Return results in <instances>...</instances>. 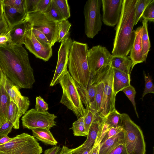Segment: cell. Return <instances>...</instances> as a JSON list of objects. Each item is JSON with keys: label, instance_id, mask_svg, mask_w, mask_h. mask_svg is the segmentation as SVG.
Wrapping results in <instances>:
<instances>
[{"label": "cell", "instance_id": "obj_1", "mask_svg": "<svg viewBox=\"0 0 154 154\" xmlns=\"http://www.w3.org/2000/svg\"><path fill=\"white\" fill-rule=\"evenodd\" d=\"M0 66L2 72L20 89L31 88L35 82L28 53L22 45H0Z\"/></svg>", "mask_w": 154, "mask_h": 154}, {"label": "cell", "instance_id": "obj_2", "mask_svg": "<svg viewBox=\"0 0 154 154\" xmlns=\"http://www.w3.org/2000/svg\"><path fill=\"white\" fill-rule=\"evenodd\" d=\"M137 0H123L121 14L116 27L112 54L113 57L127 56L135 37L134 15Z\"/></svg>", "mask_w": 154, "mask_h": 154}, {"label": "cell", "instance_id": "obj_3", "mask_svg": "<svg viewBox=\"0 0 154 154\" xmlns=\"http://www.w3.org/2000/svg\"><path fill=\"white\" fill-rule=\"evenodd\" d=\"M88 50L87 44L73 41L68 65V71L75 82L85 88H87L91 76L87 58Z\"/></svg>", "mask_w": 154, "mask_h": 154}, {"label": "cell", "instance_id": "obj_4", "mask_svg": "<svg viewBox=\"0 0 154 154\" xmlns=\"http://www.w3.org/2000/svg\"><path fill=\"white\" fill-rule=\"evenodd\" d=\"M58 83L63 91L60 103L71 110L78 119L83 116L85 109L81 100L75 82L67 69L62 74Z\"/></svg>", "mask_w": 154, "mask_h": 154}, {"label": "cell", "instance_id": "obj_5", "mask_svg": "<svg viewBox=\"0 0 154 154\" xmlns=\"http://www.w3.org/2000/svg\"><path fill=\"white\" fill-rule=\"evenodd\" d=\"M124 144L128 154H145L146 144L140 128L125 113H120Z\"/></svg>", "mask_w": 154, "mask_h": 154}, {"label": "cell", "instance_id": "obj_6", "mask_svg": "<svg viewBox=\"0 0 154 154\" xmlns=\"http://www.w3.org/2000/svg\"><path fill=\"white\" fill-rule=\"evenodd\" d=\"M42 149L35 138L23 133L0 145V154H41Z\"/></svg>", "mask_w": 154, "mask_h": 154}, {"label": "cell", "instance_id": "obj_7", "mask_svg": "<svg viewBox=\"0 0 154 154\" xmlns=\"http://www.w3.org/2000/svg\"><path fill=\"white\" fill-rule=\"evenodd\" d=\"M100 0H88L84 5L85 32L87 36L93 38L101 29L102 18L100 13Z\"/></svg>", "mask_w": 154, "mask_h": 154}, {"label": "cell", "instance_id": "obj_8", "mask_svg": "<svg viewBox=\"0 0 154 154\" xmlns=\"http://www.w3.org/2000/svg\"><path fill=\"white\" fill-rule=\"evenodd\" d=\"M26 20L32 27L40 30L45 35L52 46L57 42L58 23L50 20L43 12L35 11L28 13Z\"/></svg>", "mask_w": 154, "mask_h": 154}, {"label": "cell", "instance_id": "obj_9", "mask_svg": "<svg viewBox=\"0 0 154 154\" xmlns=\"http://www.w3.org/2000/svg\"><path fill=\"white\" fill-rule=\"evenodd\" d=\"M57 117L48 111L40 112L35 108L27 111L21 119L23 128L29 130L45 128L50 129L56 125Z\"/></svg>", "mask_w": 154, "mask_h": 154}, {"label": "cell", "instance_id": "obj_10", "mask_svg": "<svg viewBox=\"0 0 154 154\" xmlns=\"http://www.w3.org/2000/svg\"><path fill=\"white\" fill-rule=\"evenodd\" d=\"M114 69L111 63L107 66L104 78L103 93L100 108L97 115L100 118H105L110 113L116 109L115 106L116 95L113 86Z\"/></svg>", "mask_w": 154, "mask_h": 154}, {"label": "cell", "instance_id": "obj_11", "mask_svg": "<svg viewBox=\"0 0 154 154\" xmlns=\"http://www.w3.org/2000/svg\"><path fill=\"white\" fill-rule=\"evenodd\" d=\"M113 56L106 47L98 45L88 50L87 58L91 75L97 74L103 66L109 64Z\"/></svg>", "mask_w": 154, "mask_h": 154}, {"label": "cell", "instance_id": "obj_12", "mask_svg": "<svg viewBox=\"0 0 154 154\" xmlns=\"http://www.w3.org/2000/svg\"><path fill=\"white\" fill-rule=\"evenodd\" d=\"M24 45L36 57L44 61H48L52 56V48L44 46L37 39L32 32L30 24L25 33Z\"/></svg>", "mask_w": 154, "mask_h": 154}, {"label": "cell", "instance_id": "obj_13", "mask_svg": "<svg viewBox=\"0 0 154 154\" xmlns=\"http://www.w3.org/2000/svg\"><path fill=\"white\" fill-rule=\"evenodd\" d=\"M73 41L68 38L61 42L58 52V59L56 68L50 86L53 87L58 83L63 73L67 69L69 51Z\"/></svg>", "mask_w": 154, "mask_h": 154}, {"label": "cell", "instance_id": "obj_14", "mask_svg": "<svg viewBox=\"0 0 154 154\" xmlns=\"http://www.w3.org/2000/svg\"><path fill=\"white\" fill-rule=\"evenodd\" d=\"M123 0H102V21L106 26L114 27L119 20Z\"/></svg>", "mask_w": 154, "mask_h": 154}, {"label": "cell", "instance_id": "obj_15", "mask_svg": "<svg viewBox=\"0 0 154 154\" xmlns=\"http://www.w3.org/2000/svg\"><path fill=\"white\" fill-rule=\"evenodd\" d=\"M5 84L7 91L11 101L17 106L23 115L27 111L30 106V101L27 97L22 95L19 88L5 76Z\"/></svg>", "mask_w": 154, "mask_h": 154}, {"label": "cell", "instance_id": "obj_16", "mask_svg": "<svg viewBox=\"0 0 154 154\" xmlns=\"http://www.w3.org/2000/svg\"><path fill=\"white\" fill-rule=\"evenodd\" d=\"M96 75H91L87 88L80 86L75 82L78 92L82 103L86 108L90 109L96 113L95 107Z\"/></svg>", "mask_w": 154, "mask_h": 154}, {"label": "cell", "instance_id": "obj_17", "mask_svg": "<svg viewBox=\"0 0 154 154\" xmlns=\"http://www.w3.org/2000/svg\"><path fill=\"white\" fill-rule=\"evenodd\" d=\"M135 31V37L129 56L132 62V68L137 64L144 62L142 44L143 29L142 26Z\"/></svg>", "mask_w": 154, "mask_h": 154}, {"label": "cell", "instance_id": "obj_18", "mask_svg": "<svg viewBox=\"0 0 154 154\" xmlns=\"http://www.w3.org/2000/svg\"><path fill=\"white\" fill-rule=\"evenodd\" d=\"M108 65L103 66L95 75V107L96 115L99 111L102 101L104 86V78Z\"/></svg>", "mask_w": 154, "mask_h": 154}, {"label": "cell", "instance_id": "obj_19", "mask_svg": "<svg viewBox=\"0 0 154 154\" xmlns=\"http://www.w3.org/2000/svg\"><path fill=\"white\" fill-rule=\"evenodd\" d=\"M5 75L2 72L0 79V118L5 122L7 121V112L11 100L7 91Z\"/></svg>", "mask_w": 154, "mask_h": 154}, {"label": "cell", "instance_id": "obj_20", "mask_svg": "<svg viewBox=\"0 0 154 154\" xmlns=\"http://www.w3.org/2000/svg\"><path fill=\"white\" fill-rule=\"evenodd\" d=\"M4 13L11 29L26 20L27 13L4 5Z\"/></svg>", "mask_w": 154, "mask_h": 154}, {"label": "cell", "instance_id": "obj_21", "mask_svg": "<svg viewBox=\"0 0 154 154\" xmlns=\"http://www.w3.org/2000/svg\"><path fill=\"white\" fill-rule=\"evenodd\" d=\"M30 25L26 20L11 28L10 29L11 43L18 45H24L25 33Z\"/></svg>", "mask_w": 154, "mask_h": 154}, {"label": "cell", "instance_id": "obj_22", "mask_svg": "<svg viewBox=\"0 0 154 154\" xmlns=\"http://www.w3.org/2000/svg\"><path fill=\"white\" fill-rule=\"evenodd\" d=\"M113 69V88L116 95L119 91L131 85V80L130 75L116 69Z\"/></svg>", "mask_w": 154, "mask_h": 154}, {"label": "cell", "instance_id": "obj_23", "mask_svg": "<svg viewBox=\"0 0 154 154\" xmlns=\"http://www.w3.org/2000/svg\"><path fill=\"white\" fill-rule=\"evenodd\" d=\"M102 119L96 114L89 130L87 139L82 144L85 147L89 148L94 146L97 139Z\"/></svg>", "mask_w": 154, "mask_h": 154}, {"label": "cell", "instance_id": "obj_24", "mask_svg": "<svg viewBox=\"0 0 154 154\" xmlns=\"http://www.w3.org/2000/svg\"><path fill=\"white\" fill-rule=\"evenodd\" d=\"M122 144H124L123 130L100 145L99 154H108L118 145Z\"/></svg>", "mask_w": 154, "mask_h": 154}, {"label": "cell", "instance_id": "obj_25", "mask_svg": "<svg viewBox=\"0 0 154 154\" xmlns=\"http://www.w3.org/2000/svg\"><path fill=\"white\" fill-rule=\"evenodd\" d=\"M111 64L114 68L130 75L133 69L132 62L129 56L124 57H113Z\"/></svg>", "mask_w": 154, "mask_h": 154}, {"label": "cell", "instance_id": "obj_26", "mask_svg": "<svg viewBox=\"0 0 154 154\" xmlns=\"http://www.w3.org/2000/svg\"><path fill=\"white\" fill-rule=\"evenodd\" d=\"M33 136L44 143L56 146L57 142L50 131L45 128H36L32 130Z\"/></svg>", "mask_w": 154, "mask_h": 154}, {"label": "cell", "instance_id": "obj_27", "mask_svg": "<svg viewBox=\"0 0 154 154\" xmlns=\"http://www.w3.org/2000/svg\"><path fill=\"white\" fill-rule=\"evenodd\" d=\"M22 115L17 105L11 101L7 112V121L13 125L14 128L19 129L20 119Z\"/></svg>", "mask_w": 154, "mask_h": 154}, {"label": "cell", "instance_id": "obj_28", "mask_svg": "<svg viewBox=\"0 0 154 154\" xmlns=\"http://www.w3.org/2000/svg\"><path fill=\"white\" fill-rule=\"evenodd\" d=\"M148 22L147 20L143 19L142 22L143 32L141 40L144 62L146 60L151 47L148 30Z\"/></svg>", "mask_w": 154, "mask_h": 154}, {"label": "cell", "instance_id": "obj_29", "mask_svg": "<svg viewBox=\"0 0 154 154\" xmlns=\"http://www.w3.org/2000/svg\"><path fill=\"white\" fill-rule=\"evenodd\" d=\"M71 24L68 19H64L58 23V31L57 42L62 41L70 37L69 30Z\"/></svg>", "mask_w": 154, "mask_h": 154}, {"label": "cell", "instance_id": "obj_30", "mask_svg": "<svg viewBox=\"0 0 154 154\" xmlns=\"http://www.w3.org/2000/svg\"><path fill=\"white\" fill-rule=\"evenodd\" d=\"M103 119L111 127L116 128L122 126L120 113L116 109L110 113Z\"/></svg>", "mask_w": 154, "mask_h": 154}, {"label": "cell", "instance_id": "obj_31", "mask_svg": "<svg viewBox=\"0 0 154 154\" xmlns=\"http://www.w3.org/2000/svg\"><path fill=\"white\" fill-rule=\"evenodd\" d=\"M44 13L50 20L55 22L58 23L64 20L52 0L47 10Z\"/></svg>", "mask_w": 154, "mask_h": 154}, {"label": "cell", "instance_id": "obj_32", "mask_svg": "<svg viewBox=\"0 0 154 154\" xmlns=\"http://www.w3.org/2000/svg\"><path fill=\"white\" fill-rule=\"evenodd\" d=\"M64 19L70 17L69 6L67 0H52Z\"/></svg>", "mask_w": 154, "mask_h": 154}, {"label": "cell", "instance_id": "obj_33", "mask_svg": "<svg viewBox=\"0 0 154 154\" xmlns=\"http://www.w3.org/2000/svg\"><path fill=\"white\" fill-rule=\"evenodd\" d=\"M152 0H137L134 15V25L140 19L145 9Z\"/></svg>", "mask_w": 154, "mask_h": 154}, {"label": "cell", "instance_id": "obj_34", "mask_svg": "<svg viewBox=\"0 0 154 154\" xmlns=\"http://www.w3.org/2000/svg\"><path fill=\"white\" fill-rule=\"evenodd\" d=\"M69 129H72L75 136H87L84 122V116H81L78 120L74 122L72 127Z\"/></svg>", "mask_w": 154, "mask_h": 154}, {"label": "cell", "instance_id": "obj_35", "mask_svg": "<svg viewBox=\"0 0 154 154\" xmlns=\"http://www.w3.org/2000/svg\"><path fill=\"white\" fill-rule=\"evenodd\" d=\"M4 5L14 8L23 13H27L26 0H2Z\"/></svg>", "mask_w": 154, "mask_h": 154}, {"label": "cell", "instance_id": "obj_36", "mask_svg": "<svg viewBox=\"0 0 154 154\" xmlns=\"http://www.w3.org/2000/svg\"><path fill=\"white\" fill-rule=\"evenodd\" d=\"M96 114V113L94 111L90 109L85 108V113L83 116L85 131L87 135Z\"/></svg>", "mask_w": 154, "mask_h": 154}, {"label": "cell", "instance_id": "obj_37", "mask_svg": "<svg viewBox=\"0 0 154 154\" xmlns=\"http://www.w3.org/2000/svg\"><path fill=\"white\" fill-rule=\"evenodd\" d=\"M32 30L37 39L42 44L47 47L52 48L51 42L42 32L32 26Z\"/></svg>", "mask_w": 154, "mask_h": 154}, {"label": "cell", "instance_id": "obj_38", "mask_svg": "<svg viewBox=\"0 0 154 154\" xmlns=\"http://www.w3.org/2000/svg\"><path fill=\"white\" fill-rule=\"evenodd\" d=\"M126 95L130 100L131 101L133 106L135 112L138 117L139 116L137 110L136 104L135 101V97L136 93L135 88L131 85L124 88L122 91Z\"/></svg>", "mask_w": 154, "mask_h": 154}, {"label": "cell", "instance_id": "obj_39", "mask_svg": "<svg viewBox=\"0 0 154 154\" xmlns=\"http://www.w3.org/2000/svg\"><path fill=\"white\" fill-rule=\"evenodd\" d=\"M143 75L145 81V88L142 94V99L147 94L149 93H154V85L151 77L148 74L146 75L145 72L143 71Z\"/></svg>", "mask_w": 154, "mask_h": 154}, {"label": "cell", "instance_id": "obj_40", "mask_svg": "<svg viewBox=\"0 0 154 154\" xmlns=\"http://www.w3.org/2000/svg\"><path fill=\"white\" fill-rule=\"evenodd\" d=\"M142 17L143 20L148 21L154 22V0L148 5L142 14Z\"/></svg>", "mask_w": 154, "mask_h": 154}, {"label": "cell", "instance_id": "obj_41", "mask_svg": "<svg viewBox=\"0 0 154 154\" xmlns=\"http://www.w3.org/2000/svg\"><path fill=\"white\" fill-rule=\"evenodd\" d=\"M110 128L111 127L109 125L104 122L103 119H102L99 129L98 136L94 146L99 144Z\"/></svg>", "mask_w": 154, "mask_h": 154}, {"label": "cell", "instance_id": "obj_42", "mask_svg": "<svg viewBox=\"0 0 154 154\" xmlns=\"http://www.w3.org/2000/svg\"><path fill=\"white\" fill-rule=\"evenodd\" d=\"M122 130L123 128L122 126L116 128L111 127L100 143L99 145L102 144L107 139L115 136Z\"/></svg>", "mask_w": 154, "mask_h": 154}, {"label": "cell", "instance_id": "obj_43", "mask_svg": "<svg viewBox=\"0 0 154 154\" xmlns=\"http://www.w3.org/2000/svg\"><path fill=\"white\" fill-rule=\"evenodd\" d=\"M35 109L38 111L45 112L48 109V104L40 96L37 97Z\"/></svg>", "mask_w": 154, "mask_h": 154}, {"label": "cell", "instance_id": "obj_44", "mask_svg": "<svg viewBox=\"0 0 154 154\" xmlns=\"http://www.w3.org/2000/svg\"><path fill=\"white\" fill-rule=\"evenodd\" d=\"M13 128V126L10 122L7 121L5 122L0 126V135H8Z\"/></svg>", "mask_w": 154, "mask_h": 154}, {"label": "cell", "instance_id": "obj_45", "mask_svg": "<svg viewBox=\"0 0 154 154\" xmlns=\"http://www.w3.org/2000/svg\"><path fill=\"white\" fill-rule=\"evenodd\" d=\"M93 146L88 148L82 144L76 148L71 149V154H90Z\"/></svg>", "mask_w": 154, "mask_h": 154}, {"label": "cell", "instance_id": "obj_46", "mask_svg": "<svg viewBox=\"0 0 154 154\" xmlns=\"http://www.w3.org/2000/svg\"><path fill=\"white\" fill-rule=\"evenodd\" d=\"M52 0H39L35 11L45 12L49 6Z\"/></svg>", "mask_w": 154, "mask_h": 154}, {"label": "cell", "instance_id": "obj_47", "mask_svg": "<svg viewBox=\"0 0 154 154\" xmlns=\"http://www.w3.org/2000/svg\"><path fill=\"white\" fill-rule=\"evenodd\" d=\"M10 29L9 25L4 13L0 17V35Z\"/></svg>", "mask_w": 154, "mask_h": 154}, {"label": "cell", "instance_id": "obj_48", "mask_svg": "<svg viewBox=\"0 0 154 154\" xmlns=\"http://www.w3.org/2000/svg\"><path fill=\"white\" fill-rule=\"evenodd\" d=\"M11 42L10 29L0 35V45H5Z\"/></svg>", "mask_w": 154, "mask_h": 154}, {"label": "cell", "instance_id": "obj_49", "mask_svg": "<svg viewBox=\"0 0 154 154\" xmlns=\"http://www.w3.org/2000/svg\"><path fill=\"white\" fill-rule=\"evenodd\" d=\"M39 0H26L27 13L35 11Z\"/></svg>", "mask_w": 154, "mask_h": 154}, {"label": "cell", "instance_id": "obj_50", "mask_svg": "<svg viewBox=\"0 0 154 154\" xmlns=\"http://www.w3.org/2000/svg\"><path fill=\"white\" fill-rule=\"evenodd\" d=\"M108 154H128L124 144L118 145Z\"/></svg>", "mask_w": 154, "mask_h": 154}, {"label": "cell", "instance_id": "obj_51", "mask_svg": "<svg viewBox=\"0 0 154 154\" xmlns=\"http://www.w3.org/2000/svg\"><path fill=\"white\" fill-rule=\"evenodd\" d=\"M60 150V146H56L46 150L44 154H58Z\"/></svg>", "mask_w": 154, "mask_h": 154}, {"label": "cell", "instance_id": "obj_52", "mask_svg": "<svg viewBox=\"0 0 154 154\" xmlns=\"http://www.w3.org/2000/svg\"><path fill=\"white\" fill-rule=\"evenodd\" d=\"M6 135H0V145L5 143L9 141L12 139Z\"/></svg>", "mask_w": 154, "mask_h": 154}, {"label": "cell", "instance_id": "obj_53", "mask_svg": "<svg viewBox=\"0 0 154 154\" xmlns=\"http://www.w3.org/2000/svg\"><path fill=\"white\" fill-rule=\"evenodd\" d=\"M58 154H71V149L65 146H63Z\"/></svg>", "mask_w": 154, "mask_h": 154}, {"label": "cell", "instance_id": "obj_54", "mask_svg": "<svg viewBox=\"0 0 154 154\" xmlns=\"http://www.w3.org/2000/svg\"><path fill=\"white\" fill-rule=\"evenodd\" d=\"M99 144L94 146L90 154H99Z\"/></svg>", "mask_w": 154, "mask_h": 154}, {"label": "cell", "instance_id": "obj_55", "mask_svg": "<svg viewBox=\"0 0 154 154\" xmlns=\"http://www.w3.org/2000/svg\"><path fill=\"white\" fill-rule=\"evenodd\" d=\"M4 13V4L3 3V0H1L0 1V17Z\"/></svg>", "mask_w": 154, "mask_h": 154}, {"label": "cell", "instance_id": "obj_56", "mask_svg": "<svg viewBox=\"0 0 154 154\" xmlns=\"http://www.w3.org/2000/svg\"><path fill=\"white\" fill-rule=\"evenodd\" d=\"M4 122L3 120L0 118V126Z\"/></svg>", "mask_w": 154, "mask_h": 154}, {"label": "cell", "instance_id": "obj_57", "mask_svg": "<svg viewBox=\"0 0 154 154\" xmlns=\"http://www.w3.org/2000/svg\"><path fill=\"white\" fill-rule=\"evenodd\" d=\"M2 71L1 70V69L0 66V79H1V76H2Z\"/></svg>", "mask_w": 154, "mask_h": 154}, {"label": "cell", "instance_id": "obj_58", "mask_svg": "<svg viewBox=\"0 0 154 154\" xmlns=\"http://www.w3.org/2000/svg\"><path fill=\"white\" fill-rule=\"evenodd\" d=\"M1 0H0V1H1Z\"/></svg>", "mask_w": 154, "mask_h": 154}]
</instances>
